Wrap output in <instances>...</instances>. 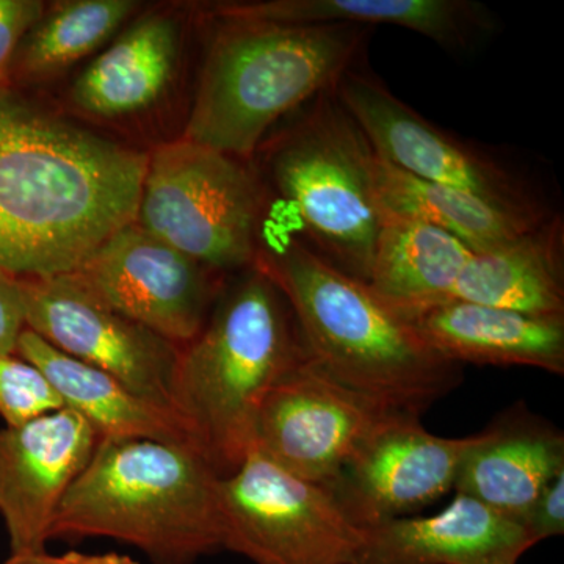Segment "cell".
Returning <instances> with one entry per match:
<instances>
[{
    "label": "cell",
    "instance_id": "obj_1",
    "mask_svg": "<svg viewBox=\"0 0 564 564\" xmlns=\"http://www.w3.org/2000/svg\"><path fill=\"white\" fill-rule=\"evenodd\" d=\"M148 152L0 84V270L76 272L135 221Z\"/></svg>",
    "mask_w": 564,
    "mask_h": 564
},
{
    "label": "cell",
    "instance_id": "obj_2",
    "mask_svg": "<svg viewBox=\"0 0 564 564\" xmlns=\"http://www.w3.org/2000/svg\"><path fill=\"white\" fill-rule=\"evenodd\" d=\"M254 265L288 300L307 355L340 383L417 415L459 383L462 366L437 355L367 282L323 261L284 215L267 212Z\"/></svg>",
    "mask_w": 564,
    "mask_h": 564
},
{
    "label": "cell",
    "instance_id": "obj_3",
    "mask_svg": "<svg viewBox=\"0 0 564 564\" xmlns=\"http://www.w3.org/2000/svg\"><path fill=\"white\" fill-rule=\"evenodd\" d=\"M202 14L210 28L181 139L247 162L282 120L366 62L373 32Z\"/></svg>",
    "mask_w": 564,
    "mask_h": 564
},
{
    "label": "cell",
    "instance_id": "obj_4",
    "mask_svg": "<svg viewBox=\"0 0 564 564\" xmlns=\"http://www.w3.org/2000/svg\"><path fill=\"white\" fill-rule=\"evenodd\" d=\"M306 352L288 300L258 265L225 285L202 332L181 347L174 411L220 477L242 466L263 399Z\"/></svg>",
    "mask_w": 564,
    "mask_h": 564
},
{
    "label": "cell",
    "instance_id": "obj_5",
    "mask_svg": "<svg viewBox=\"0 0 564 564\" xmlns=\"http://www.w3.org/2000/svg\"><path fill=\"white\" fill-rule=\"evenodd\" d=\"M215 473L195 448L101 441L58 508L54 538H110L152 564H193L223 547Z\"/></svg>",
    "mask_w": 564,
    "mask_h": 564
},
{
    "label": "cell",
    "instance_id": "obj_6",
    "mask_svg": "<svg viewBox=\"0 0 564 564\" xmlns=\"http://www.w3.org/2000/svg\"><path fill=\"white\" fill-rule=\"evenodd\" d=\"M258 158L256 172L280 196L303 242L334 269L367 282L381 226L377 152L336 90L289 117L267 137Z\"/></svg>",
    "mask_w": 564,
    "mask_h": 564
},
{
    "label": "cell",
    "instance_id": "obj_7",
    "mask_svg": "<svg viewBox=\"0 0 564 564\" xmlns=\"http://www.w3.org/2000/svg\"><path fill=\"white\" fill-rule=\"evenodd\" d=\"M267 212L252 162L181 137L148 152L137 225L215 272L254 265Z\"/></svg>",
    "mask_w": 564,
    "mask_h": 564
},
{
    "label": "cell",
    "instance_id": "obj_8",
    "mask_svg": "<svg viewBox=\"0 0 564 564\" xmlns=\"http://www.w3.org/2000/svg\"><path fill=\"white\" fill-rule=\"evenodd\" d=\"M223 547L254 564H355L364 541L328 488L251 451L221 477Z\"/></svg>",
    "mask_w": 564,
    "mask_h": 564
},
{
    "label": "cell",
    "instance_id": "obj_9",
    "mask_svg": "<svg viewBox=\"0 0 564 564\" xmlns=\"http://www.w3.org/2000/svg\"><path fill=\"white\" fill-rule=\"evenodd\" d=\"M336 95L375 152L403 172L474 193L508 209L552 214L521 170L481 144L426 120L397 98L367 62L345 74Z\"/></svg>",
    "mask_w": 564,
    "mask_h": 564
},
{
    "label": "cell",
    "instance_id": "obj_10",
    "mask_svg": "<svg viewBox=\"0 0 564 564\" xmlns=\"http://www.w3.org/2000/svg\"><path fill=\"white\" fill-rule=\"evenodd\" d=\"M395 413L403 411L340 383L306 352L263 399L252 451L329 489L364 440Z\"/></svg>",
    "mask_w": 564,
    "mask_h": 564
},
{
    "label": "cell",
    "instance_id": "obj_11",
    "mask_svg": "<svg viewBox=\"0 0 564 564\" xmlns=\"http://www.w3.org/2000/svg\"><path fill=\"white\" fill-rule=\"evenodd\" d=\"M20 280L28 329L141 399L174 411L181 347L115 311L74 273Z\"/></svg>",
    "mask_w": 564,
    "mask_h": 564
},
{
    "label": "cell",
    "instance_id": "obj_12",
    "mask_svg": "<svg viewBox=\"0 0 564 564\" xmlns=\"http://www.w3.org/2000/svg\"><path fill=\"white\" fill-rule=\"evenodd\" d=\"M74 274L104 303L177 347L198 336L226 285V274L135 221L115 232Z\"/></svg>",
    "mask_w": 564,
    "mask_h": 564
},
{
    "label": "cell",
    "instance_id": "obj_13",
    "mask_svg": "<svg viewBox=\"0 0 564 564\" xmlns=\"http://www.w3.org/2000/svg\"><path fill=\"white\" fill-rule=\"evenodd\" d=\"M202 18L196 3L141 10L70 84V113L113 128L152 117L180 87Z\"/></svg>",
    "mask_w": 564,
    "mask_h": 564
},
{
    "label": "cell",
    "instance_id": "obj_14",
    "mask_svg": "<svg viewBox=\"0 0 564 564\" xmlns=\"http://www.w3.org/2000/svg\"><path fill=\"white\" fill-rule=\"evenodd\" d=\"M419 417L389 415L364 440L329 488L352 524L369 529L408 518L454 489L477 434L436 436Z\"/></svg>",
    "mask_w": 564,
    "mask_h": 564
},
{
    "label": "cell",
    "instance_id": "obj_15",
    "mask_svg": "<svg viewBox=\"0 0 564 564\" xmlns=\"http://www.w3.org/2000/svg\"><path fill=\"white\" fill-rule=\"evenodd\" d=\"M99 443L68 408L0 430V518L11 555L46 551L58 508Z\"/></svg>",
    "mask_w": 564,
    "mask_h": 564
},
{
    "label": "cell",
    "instance_id": "obj_16",
    "mask_svg": "<svg viewBox=\"0 0 564 564\" xmlns=\"http://www.w3.org/2000/svg\"><path fill=\"white\" fill-rule=\"evenodd\" d=\"M362 530L355 564H516L536 545L521 522L458 492L440 513Z\"/></svg>",
    "mask_w": 564,
    "mask_h": 564
},
{
    "label": "cell",
    "instance_id": "obj_17",
    "mask_svg": "<svg viewBox=\"0 0 564 564\" xmlns=\"http://www.w3.org/2000/svg\"><path fill=\"white\" fill-rule=\"evenodd\" d=\"M207 17L288 24L393 25L425 36L451 54H467L492 39L499 20L475 0H254L199 6Z\"/></svg>",
    "mask_w": 564,
    "mask_h": 564
},
{
    "label": "cell",
    "instance_id": "obj_18",
    "mask_svg": "<svg viewBox=\"0 0 564 564\" xmlns=\"http://www.w3.org/2000/svg\"><path fill=\"white\" fill-rule=\"evenodd\" d=\"M411 322L437 355L458 366H527L564 373V317L448 300Z\"/></svg>",
    "mask_w": 564,
    "mask_h": 564
},
{
    "label": "cell",
    "instance_id": "obj_19",
    "mask_svg": "<svg viewBox=\"0 0 564 564\" xmlns=\"http://www.w3.org/2000/svg\"><path fill=\"white\" fill-rule=\"evenodd\" d=\"M563 470V434L518 413L477 434L454 489L524 525L538 497Z\"/></svg>",
    "mask_w": 564,
    "mask_h": 564
},
{
    "label": "cell",
    "instance_id": "obj_20",
    "mask_svg": "<svg viewBox=\"0 0 564 564\" xmlns=\"http://www.w3.org/2000/svg\"><path fill=\"white\" fill-rule=\"evenodd\" d=\"M17 356L32 364L63 408L90 423L101 441L152 440L196 451L187 426L173 410L141 399L117 378L65 355L31 329L22 332Z\"/></svg>",
    "mask_w": 564,
    "mask_h": 564
},
{
    "label": "cell",
    "instance_id": "obj_21",
    "mask_svg": "<svg viewBox=\"0 0 564 564\" xmlns=\"http://www.w3.org/2000/svg\"><path fill=\"white\" fill-rule=\"evenodd\" d=\"M451 300L564 317V221L549 215L510 242L473 252Z\"/></svg>",
    "mask_w": 564,
    "mask_h": 564
},
{
    "label": "cell",
    "instance_id": "obj_22",
    "mask_svg": "<svg viewBox=\"0 0 564 564\" xmlns=\"http://www.w3.org/2000/svg\"><path fill=\"white\" fill-rule=\"evenodd\" d=\"M381 214L367 284L395 313L411 321L448 302L473 251L426 223Z\"/></svg>",
    "mask_w": 564,
    "mask_h": 564
},
{
    "label": "cell",
    "instance_id": "obj_23",
    "mask_svg": "<svg viewBox=\"0 0 564 564\" xmlns=\"http://www.w3.org/2000/svg\"><path fill=\"white\" fill-rule=\"evenodd\" d=\"M373 185L380 212L432 225L473 252L510 242L552 215L508 209L474 193L421 180L378 154Z\"/></svg>",
    "mask_w": 564,
    "mask_h": 564
},
{
    "label": "cell",
    "instance_id": "obj_24",
    "mask_svg": "<svg viewBox=\"0 0 564 564\" xmlns=\"http://www.w3.org/2000/svg\"><path fill=\"white\" fill-rule=\"evenodd\" d=\"M143 10L135 0H62L46 9L14 51L3 84L29 91L101 52Z\"/></svg>",
    "mask_w": 564,
    "mask_h": 564
},
{
    "label": "cell",
    "instance_id": "obj_25",
    "mask_svg": "<svg viewBox=\"0 0 564 564\" xmlns=\"http://www.w3.org/2000/svg\"><path fill=\"white\" fill-rule=\"evenodd\" d=\"M61 408L57 393L32 364L17 355L0 356V419L6 425H18Z\"/></svg>",
    "mask_w": 564,
    "mask_h": 564
},
{
    "label": "cell",
    "instance_id": "obj_26",
    "mask_svg": "<svg viewBox=\"0 0 564 564\" xmlns=\"http://www.w3.org/2000/svg\"><path fill=\"white\" fill-rule=\"evenodd\" d=\"M46 3L41 0H0V84L6 79L14 51L46 9Z\"/></svg>",
    "mask_w": 564,
    "mask_h": 564
},
{
    "label": "cell",
    "instance_id": "obj_27",
    "mask_svg": "<svg viewBox=\"0 0 564 564\" xmlns=\"http://www.w3.org/2000/svg\"><path fill=\"white\" fill-rule=\"evenodd\" d=\"M25 326L24 292L20 278L0 270V356L17 355Z\"/></svg>",
    "mask_w": 564,
    "mask_h": 564
},
{
    "label": "cell",
    "instance_id": "obj_28",
    "mask_svg": "<svg viewBox=\"0 0 564 564\" xmlns=\"http://www.w3.org/2000/svg\"><path fill=\"white\" fill-rule=\"evenodd\" d=\"M534 543L564 533V470L541 492L524 521Z\"/></svg>",
    "mask_w": 564,
    "mask_h": 564
},
{
    "label": "cell",
    "instance_id": "obj_29",
    "mask_svg": "<svg viewBox=\"0 0 564 564\" xmlns=\"http://www.w3.org/2000/svg\"><path fill=\"white\" fill-rule=\"evenodd\" d=\"M3 564H140L131 556L122 554H68L52 555L46 551L31 552V554L11 555Z\"/></svg>",
    "mask_w": 564,
    "mask_h": 564
}]
</instances>
